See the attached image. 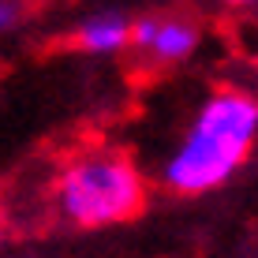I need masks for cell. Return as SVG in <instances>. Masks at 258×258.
I'll list each match as a JSON object with an SVG mask.
<instances>
[{"mask_svg": "<svg viewBox=\"0 0 258 258\" xmlns=\"http://www.w3.org/2000/svg\"><path fill=\"white\" fill-rule=\"evenodd\" d=\"M23 23V0H0V34L15 30Z\"/></svg>", "mask_w": 258, "mask_h": 258, "instance_id": "obj_5", "label": "cell"}, {"mask_svg": "<svg viewBox=\"0 0 258 258\" xmlns=\"http://www.w3.org/2000/svg\"><path fill=\"white\" fill-rule=\"evenodd\" d=\"M146 180L120 150H83L56 180V210L75 228H109L139 217Z\"/></svg>", "mask_w": 258, "mask_h": 258, "instance_id": "obj_2", "label": "cell"}, {"mask_svg": "<svg viewBox=\"0 0 258 258\" xmlns=\"http://www.w3.org/2000/svg\"><path fill=\"white\" fill-rule=\"evenodd\" d=\"M131 49L150 64H183L199 49V26L180 15H146L131 23Z\"/></svg>", "mask_w": 258, "mask_h": 258, "instance_id": "obj_3", "label": "cell"}, {"mask_svg": "<svg viewBox=\"0 0 258 258\" xmlns=\"http://www.w3.org/2000/svg\"><path fill=\"white\" fill-rule=\"evenodd\" d=\"M258 135V101L243 90H217L195 112L187 135L168 154L161 183L176 195H206L225 187L247 165Z\"/></svg>", "mask_w": 258, "mask_h": 258, "instance_id": "obj_1", "label": "cell"}, {"mask_svg": "<svg viewBox=\"0 0 258 258\" xmlns=\"http://www.w3.org/2000/svg\"><path fill=\"white\" fill-rule=\"evenodd\" d=\"M75 41L83 52H94V56H116V52L127 49L131 41V19H123L120 12H97L90 19L79 23Z\"/></svg>", "mask_w": 258, "mask_h": 258, "instance_id": "obj_4", "label": "cell"}, {"mask_svg": "<svg viewBox=\"0 0 258 258\" xmlns=\"http://www.w3.org/2000/svg\"><path fill=\"white\" fill-rule=\"evenodd\" d=\"M225 4H232V8H251L254 0H225Z\"/></svg>", "mask_w": 258, "mask_h": 258, "instance_id": "obj_6", "label": "cell"}]
</instances>
